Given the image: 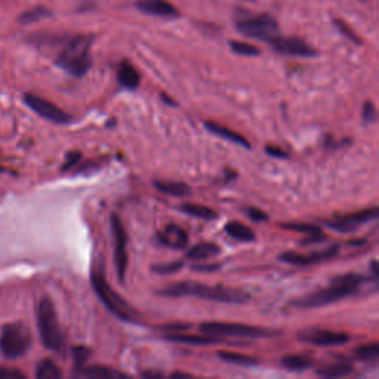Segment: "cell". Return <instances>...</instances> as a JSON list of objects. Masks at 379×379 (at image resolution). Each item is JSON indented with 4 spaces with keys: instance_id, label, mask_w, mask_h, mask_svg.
<instances>
[{
    "instance_id": "6da1fadb",
    "label": "cell",
    "mask_w": 379,
    "mask_h": 379,
    "mask_svg": "<svg viewBox=\"0 0 379 379\" xmlns=\"http://www.w3.org/2000/svg\"><path fill=\"white\" fill-rule=\"evenodd\" d=\"M160 296L166 298H182V296H193L212 301V303L221 304H246L250 301V295L243 289L228 288L222 285L209 286L200 281H178V283H172L166 288H163L158 292Z\"/></svg>"
},
{
    "instance_id": "7a4b0ae2",
    "label": "cell",
    "mask_w": 379,
    "mask_h": 379,
    "mask_svg": "<svg viewBox=\"0 0 379 379\" xmlns=\"http://www.w3.org/2000/svg\"><path fill=\"white\" fill-rule=\"evenodd\" d=\"M367 281L369 277L358 273L339 274L332 279L327 288L317 289L316 292L294 301L292 305L296 308H317L334 304L338 303V301L360 292V289L367 283Z\"/></svg>"
},
{
    "instance_id": "3957f363",
    "label": "cell",
    "mask_w": 379,
    "mask_h": 379,
    "mask_svg": "<svg viewBox=\"0 0 379 379\" xmlns=\"http://www.w3.org/2000/svg\"><path fill=\"white\" fill-rule=\"evenodd\" d=\"M91 45L92 37H69L65 41L61 52L56 56V65L74 77L85 76L92 67Z\"/></svg>"
},
{
    "instance_id": "277c9868",
    "label": "cell",
    "mask_w": 379,
    "mask_h": 379,
    "mask_svg": "<svg viewBox=\"0 0 379 379\" xmlns=\"http://www.w3.org/2000/svg\"><path fill=\"white\" fill-rule=\"evenodd\" d=\"M91 280H92L95 294L98 295L101 303L107 307V310H109L110 313H113L116 317L122 318L123 322H131V323L138 322L141 318L138 311L110 286L109 281H107V279L104 277L101 268L92 270Z\"/></svg>"
},
{
    "instance_id": "5b68a950",
    "label": "cell",
    "mask_w": 379,
    "mask_h": 379,
    "mask_svg": "<svg viewBox=\"0 0 379 379\" xmlns=\"http://www.w3.org/2000/svg\"><path fill=\"white\" fill-rule=\"evenodd\" d=\"M37 327L45 348L51 349V351H60L64 339L55 307L50 298H43L37 305Z\"/></svg>"
},
{
    "instance_id": "8992f818",
    "label": "cell",
    "mask_w": 379,
    "mask_h": 379,
    "mask_svg": "<svg viewBox=\"0 0 379 379\" xmlns=\"http://www.w3.org/2000/svg\"><path fill=\"white\" fill-rule=\"evenodd\" d=\"M200 332L215 336H237V338H276L280 336V330L270 327H258L241 323H221L206 322L200 325Z\"/></svg>"
},
{
    "instance_id": "52a82bcc",
    "label": "cell",
    "mask_w": 379,
    "mask_h": 379,
    "mask_svg": "<svg viewBox=\"0 0 379 379\" xmlns=\"http://www.w3.org/2000/svg\"><path fill=\"white\" fill-rule=\"evenodd\" d=\"M32 345V335L21 323H12L3 327L0 335V351L8 358L24 356Z\"/></svg>"
},
{
    "instance_id": "ba28073f",
    "label": "cell",
    "mask_w": 379,
    "mask_h": 379,
    "mask_svg": "<svg viewBox=\"0 0 379 379\" xmlns=\"http://www.w3.org/2000/svg\"><path fill=\"white\" fill-rule=\"evenodd\" d=\"M236 27L241 34L264 42H270L271 39L279 36V24L276 19L268 14L239 18L236 21Z\"/></svg>"
},
{
    "instance_id": "9c48e42d",
    "label": "cell",
    "mask_w": 379,
    "mask_h": 379,
    "mask_svg": "<svg viewBox=\"0 0 379 379\" xmlns=\"http://www.w3.org/2000/svg\"><path fill=\"white\" fill-rule=\"evenodd\" d=\"M110 226H111V235H113V246H114V267H116V276L120 283H124L126 270H128V235L123 227V222L118 213H113L110 217Z\"/></svg>"
},
{
    "instance_id": "30bf717a",
    "label": "cell",
    "mask_w": 379,
    "mask_h": 379,
    "mask_svg": "<svg viewBox=\"0 0 379 379\" xmlns=\"http://www.w3.org/2000/svg\"><path fill=\"white\" fill-rule=\"evenodd\" d=\"M378 218V208H369L363 210H357L353 213H348V215H338L332 219L325 221V224L339 232H353L360 228L363 224L369 221H373Z\"/></svg>"
},
{
    "instance_id": "8fae6325",
    "label": "cell",
    "mask_w": 379,
    "mask_h": 379,
    "mask_svg": "<svg viewBox=\"0 0 379 379\" xmlns=\"http://www.w3.org/2000/svg\"><path fill=\"white\" fill-rule=\"evenodd\" d=\"M24 101L34 113H37L39 116H42L43 119L54 122L56 124H67L73 120L70 114H67L65 111H63L60 109V107H56L51 101L42 98V96L27 94L24 96Z\"/></svg>"
},
{
    "instance_id": "7c38bea8",
    "label": "cell",
    "mask_w": 379,
    "mask_h": 379,
    "mask_svg": "<svg viewBox=\"0 0 379 379\" xmlns=\"http://www.w3.org/2000/svg\"><path fill=\"white\" fill-rule=\"evenodd\" d=\"M298 339L317 347H339L347 344L349 336L344 332H335V330L327 329H304L298 334Z\"/></svg>"
},
{
    "instance_id": "4fadbf2b",
    "label": "cell",
    "mask_w": 379,
    "mask_h": 379,
    "mask_svg": "<svg viewBox=\"0 0 379 379\" xmlns=\"http://www.w3.org/2000/svg\"><path fill=\"white\" fill-rule=\"evenodd\" d=\"M273 50L281 55L289 56H303V58H311L316 56L317 51L314 47H311L308 43H305L303 39L299 37H281L280 34L274 39H271L268 42Z\"/></svg>"
},
{
    "instance_id": "5bb4252c",
    "label": "cell",
    "mask_w": 379,
    "mask_h": 379,
    "mask_svg": "<svg viewBox=\"0 0 379 379\" xmlns=\"http://www.w3.org/2000/svg\"><path fill=\"white\" fill-rule=\"evenodd\" d=\"M339 252V245H334L325 250H318V252H310V254H298V252H285L279 257L280 261L286 262V264L290 266H314L318 264V262L329 261L338 255Z\"/></svg>"
},
{
    "instance_id": "9a60e30c",
    "label": "cell",
    "mask_w": 379,
    "mask_h": 379,
    "mask_svg": "<svg viewBox=\"0 0 379 379\" xmlns=\"http://www.w3.org/2000/svg\"><path fill=\"white\" fill-rule=\"evenodd\" d=\"M158 241L171 249H184L188 245V232L180 226L169 224L158 232Z\"/></svg>"
},
{
    "instance_id": "2e32d148",
    "label": "cell",
    "mask_w": 379,
    "mask_h": 379,
    "mask_svg": "<svg viewBox=\"0 0 379 379\" xmlns=\"http://www.w3.org/2000/svg\"><path fill=\"white\" fill-rule=\"evenodd\" d=\"M138 11L162 18H177L180 17V11L168 0H138L137 3Z\"/></svg>"
},
{
    "instance_id": "e0dca14e",
    "label": "cell",
    "mask_w": 379,
    "mask_h": 379,
    "mask_svg": "<svg viewBox=\"0 0 379 379\" xmlns=\"http://www.w3.org/2000/svg\"><path fill=\"white\" fill-rule=\"evenodd\" d=\"M164 339L172 343H181V344H187V345H212V344H219L224 341L222 336H215V335H187V334H168L164 335Z\"/></svg>"
},
{
    "instance_id": "ac0fdd59",
    "label": "cell",
    "mask_w": 379,
    "mask_h": 379,
    "mask_svg": "<svg viewBox=\"0 0 379 379\" xmlns=\"http://www.w3.org/2000/svg\"><path fill=\"white\" fill-rule=\"evenodd\" d=\"M118 80H119V85L122 87H124V89L133 91L140 86L141 76H140L138 70L135 69L131 63L122 61L119 64V69H118Z\"/></svg>"
},
{
    "instance_id": "d6986e66",
    "label": "cell",
    "mask_w": 379,
    "mask_h": 379,
    "mask_svg": "<svg viewBox=\"0 0 379 379\" xmlns=\"http://www.w3.org/2000/svg\"><path fill=\"white\" fill-rule=\"evenodd\" d=\"M219 252H221V248L215 245V243L203 241V243H197V245H194L187 250V258L190 261H208L218 257Z\"/></svg>"
},
{
    "instance_id": "ffe728a7",
    "label": "cell",
    "mask_w": 379,
    "mask_h": 379,
    "mask_svg": "<svg viewBox=\"0 0 379 379\" xmlns=\"http://www.w3.org/2000/svg\"><path fill=\"white\" fill-rule=\"evenodd\" d=\"M205 126H206V129L210 133L218 135L219 138H224V140H228V141L235 142V144H239L245 149H250V144L248 142V140L243 137V135H240L235 131H231L230 128H226V126H222V124L215 123V122H205Z\"/></svg>"
},
{
    "instance_id": "44dd1931",
    "label": "cell",
    "mask_w": 379,
    "mask_h": 379,
    "mask_svg": "<svg viewBox=\"0 0 379 379\" xmlns=\"http://www.w3.org/2000/svg\"><path fill=\"white\" fill-rule=\"evenodd\" d=\"M280 365L289 372H304L313 367L314 360L307 354H289L281 358Z\"/></svg>"
},
{
    "instance_id": "7402d4cb",
    "label": "cell",
    "mask_w": 379,
    "mask_h": 379,
    "mask_svg": "<svg viewBox=\"0 0 379 379\" xmlns=\"http://www.w3.org/2000/svg\"><path fill=\"white\" fill-rule=\"evenodd\" d=\"M154 187L160 193L168 194L172 197H188L191 194L190 186L184 182H175V181H154Z\"/></svg>"
},
{
    "instance_id": "603a6c76",
    "label": "cell",
    "mask_w": 379,
    "mask_h": 379,
    "mask_svg": "<svg viewBox=\"0 0 379 379\" xmlns=\"http://www.w3.org/2000/svg\"><path fill=\"white\" fill-rule=\"evenodd\" d=\"M316 372L318 376H323V378H343L353 373V366L348 362L327 363L320 366Z\"/></svg>"
},
{
    "instance_id": "cb8c5ba5",
    "label": "cell",
    "mask_w": 379,
    "mask_h": 379,
    "mask_svg": "<svg viewBox=\"0 0 379 379\" xmlns=\"http://www.w3.org/2000/svg\"><path fill=\"white\" fill-rule=\"evenodd\" d=\"M226 232L239 241H254L255 240V232L252 228H249L248 226L241 224V222H236L231 221L226 226Z\"/></svg>"
},
{
    "instance_id": "d4e9b609",
    "label": "cell",
    "mask_w": 379,
    "mask_h": 379,
    "mask_svg": "<svg viewBox=\"0 0 379 379\" xmlns=\"http://www.w3.org/2000/svg\"><path fill=\"white\" fill-rule=\"evenodd\" d=\"M218 357L226 363L236 365V366H245V367H252V366H257L259 363L258 358H255V357L240 354V353H231V351H218Z\"/></svg>"
},
{
    "instance_id": "484cf974",
    "label": "cell",
    "mask_w": 379,
    "mask_h": 379,
    "mask_svg": "<svg viewBox=\"0 0 379 379\" xmlns=\"http://www.w3.org/2000/svg\"><path fill=\"white\" fill-rule=\"evenodd\" d=\"M83 375L87 378H98V379H114V378H120L126 376V373L116 371L113 367L109 366H91L83 369Z\"/></svg>"
},
{
    "instance_id": "4316f807",
    "label": "cell",
    "mask_w": 379,
    "mask_h": 379,
    "mask_svg": "<svg viewBox=\"0 0 379 379\" xmlns=\"http://www.w3.org/2000/svg\"><path fill=\"white\" fill-rule=\"evenodd\" d=\"M181 210L190 217H196L200 219H215L218 215L217 212L203 205H196V203H184Z\"/></svg>"
},
{
    "instance_id": "83f0119b",
    "label": "cell",
    "mask_w": 379,
    "mask_h": 379,
    "mask_svg": "<svg viewBox=\"0 0 379 379\" xmlns=\"http://www.w3.org/2000/svg\"><path fill=\"white\" fill-rule=\"evenodd\" d=\"M63 376L61 369L58 367L52 360L46 358L42 360L36 367V378L39 379H60Z\"/></svg>"
},
{
    "instance_id": "f1b7e54d",
    "label": "cell",
    "mask_w": 379,
    "mask_h": 379,
    "mask_svg": "<svg viewBox=\"0 0 379 379\" xmlns=\"http://www.w3.org/2000/svg\"><path fill=\"white\" fill-rule=\"evenodd\" d=\"M353 354L357 360L362 362H375L379 357V344L371 343V344H363L353 349Z\"/></svg>"
},
{
    "instance_id": "f546056e",
    "label": "cell",
    "mask_w": 379,
    "mask_h": 379,
    "mask_svg": "<svg viewBox=\"0 0 379 379\" xmlns=\"http://www.w3.org/2000/svg\"><path fill=\"white\" fill-rule=\"evenodd\" d=\"M51 15H52V12L50 11V9L37 6V8L30 9V11L24 12L21 17H19V21L24 23V24H32V23H36V21H41V19L47 18Z\"/></svg>"
},
{
    "instance_id": "4dcf8cb0",
    "label": "cell",
    "mask_w": 379,
    "mask_h": 379,
    "mask_svg": "<svg viewBox=\"0 0 379 379\" xmlns=\"http://www.w3.org/2000/svg\"><path fill=\"white\" fill-rule=\"evenodd\" d=\"M230 46H231L232 52L237 54V55H241V56H258L259 55L258 47L254 46V45H250V43L231 41Z\"/></svg>"
},
{
    "instance_id": "1f68e13d",
    "label": "cell",
    "mask_w": 379,
    "mask_h": 379,
    "mask_svg": "<svg viewBox=\"0 0 379 379\" xmlns=\"http://www.w3.org/2000/svg\"><path fill=\"white\" fill-rule=\"evenodd\" d=\"M184 267V261H172L169 264H155L151 266V271L158 274H173Z\"/></svg>"
},
{
    "instance_id": "d6a6232c",
    "label": "cell",
    "mask_w": 379,
    "mask_h": 379,
    "mask_svg": "<svg viewBox=\"0 0 379 379\" xmlns=\"http://www.w3.org/2000/svg\"><path fill=\"white\" fill-rule=\"evenodd\" d=\"M72 354H73L74 366L77 369H82L85 366V363L87 362V358H89L91 351H89V348H86L83 345H79V347H73Z\"/></svg>"
},
{
    "instance_id": "836d02e7",
    "label": "cell",
    "mask_w": 379,
    "mask_h": 379,
    "mask_svg": "<svg viewBox=\"0 0 379 379\" xmlns=\"http://www.w3.org/2000/svg\"><path fill=\"white\" fill-rule=\"evenodd\" d=\"M281 228L299 231V232H307V235H320L322 228L313 226V224H281Z\"/></svg>"
},
{
    "instance_id": "e575fe53",
    "label": "cell",
    "mask_w": 379,
    "mask_h": 379,
    "mask_svg": "<svg viewBox=\"0 0 379 379\" xmlns=\"http://www.w3.org/2000/svg\"><path fill=\"white\" fill-rule=\"evenodd\" d=\"M334 23H335V25H336L338 30L341 32L347 39H349V41H351L353 43H357V45H360V43H362L360 37H358V36L351 30V28H349V27L347 25V23L343 21V19H335Z\"/></svg>"
},
{
    "instance_id": "d590c367",
    "label": "cell",
    "mask_w": 379,
    "mask_h": 379,
    "mask_svg": "<svg viewBox=\"0 0 379 379\" xmlns=\"http://www.w3.org/2000/svg\"><path fill=\"white\" fill-rule=\"evenodd\" d=\"M246 215L255 222H261V221H268V215L261 209H257V208H248L246 209Z\"/></svg>"
},
{
    "instance_id": "8d00e7d4",
    "label": "cell",
    "mask_w": 379,
    "mask_h": 379,
    "mask_svg": "<svg viewBox=\"0 0 379 379\" xmlns=\"http://www.w3.org/2000/svg\"><path fill=\"white\" fill-rule=\"evenodd\" d=\"M82 159V154L79 151H73V153H69L67 154V160L64 163V166H63V171H69L72 168H74L77 163L80 162Z\"/></svg>"
},
{
    "instance_id": "74e56055",
    "label": "cell",
    "mask_w": 379,
    "mask_h": 379,
    "mask_svg": "<svg viewBox=\"0 0 379 379\" xmlns=\"http://www.w3.org/2000/svg\"><path fill=\"white\" fill-rule=\"evenodd\" d=\"M363 119L366 122H373L376 119V109H375V104L367 101L365 102L363 105Z\"/></svg>"
},
{
    "instance_id": "f35d334b",
    "label": "cell",
    "mask_w": 379,
    "mask_h": 379,
    "mask_svg": "<svg viewBox=\"0 0 379 379\" xmlns=\"http://www.w3.org/2000/svg\"><path fill=\"white\" fill-rule=\"evenodd\" d=\"M0 379H25V376L21 372L12 371V369L0 367Z\"/></svg>"
},
{
    "instance_id": "ab89813d",
    "label": "cell",
    "mask_w": 379,
    "mask_h": 379,
    "mask_svg": "<svg viewBox=\"0 0 379 379\" xmlns=\"http://www.w3.org/2000/svg\"><path fill=\"white\" fill-rule=\"evenodd\" d=\"M266 151H267L268 155H271V158H276V159H286V158H289L288 153L283 149H279V147H276V145H267Z\"/></svg>"
},
{
    "instance_id": "60d3db41",
    "label": "cell",
    "mask_w": 379,
    "mask_h": 379,
    "mask_svg": "<svg viewBox=\"0 0 379 379\" xmlns=\"http://www.w3.org/2000/svg\"><path fill=\"white\" fill-rule=\"evenodd\" d=\"M162 329H164V330H172V334H177V332H184V330L190 329V325L173 323V325H164V326H162Z\"/></svg>"
},
{
    "instance_id": "b9f144b4",
    "label": "cell",
    "mask_w": 379,
    "mask_h": 379,
    "mask_svg": "<svg viewBox=\"0 0 379 379\" xmlns=\"http://www.w3.org/2000/svg\"><path fill=\"white\" fill-rule=\"evenodd\" d=\"M193 268H194V270H197V271H202V273H203V271H210V273H213V271L219 270L221 266H219V264H212V266H194Z\"/></svg>"
},
{
    "instance_id": "7bdbcfd3",
    "label": "cell",
    "mask_w": 379,
    "mask_h": 379,
    "mask_svg": "<svg viewBox=\"0 0 379 379\" xmlns=\"http://www.w3.org/2000/svg\"><path fill=\"white\" fill-rule=\"evenodd\" d=\"M142 376H145V378H162L163 373L155 372V371H145V372L142 373Z\"/></svg>"
},
{
    "instance_id": "ee69618b",
    "label": "cell",
    "mask_w": 379,
    "mask_h": 379,
    "mask_svg": "<svg viewBox=\"0 0 379 379\" xmlns=\"http://www.w3.org/2000/svg\"><path fill=\"white\" fill-rule=\"evenodd\" d=\"M371 273H372V277H373V280L376 281V279H378V268H376V259H372V262H371Z\"/></svg>"
},
{
    "instance_id": "f6af8a7d",
    "label": "cell",
    "mask_w": 379,
    "mask_h": 379,
    "mask_svg": "<svg viewBox=\"0 0 379 379\" xmlns=\"http://www.w3.org/2000/svg\"><path fill=\"white\" fill-rule=\"evenodd\" d=\"M172 378H187V379H190V378H193V375L182 373V372H175V373H172Z\"/></svg>"
},
{
    "instance_id": "bcb514c9",
    "label": "cell",
    "mask_w": 379,
    "mask_h": 379,
    "mask_svg": "<svg viewBox=\"0 0 379 379\" xmlns=\"http://www.w3.org/2000/svg\"><path fill=\"white\" fill-rule=\"evenodd\" d=\"M162 98H163V101H164V102H168V104H171L172 107H175V105H177V102H175V101H172V100L169 98V96H168V95H164V94H162Z\"/></svg>"
},
{
    "instance_id": "7dc6e473",
    "label": "cell",
    "mask_w": 379,
    "mask_h": 379,
    "mask_svg": "<svg viewBox=\"0 0 379 379\" xmlns=\"http://www.w3.org/2000/svg\"><path fill=\"white\" fill-rule=\"evenodd\" d=\"M363 2H367V0H363Z\"/></svg>"
},
{
    "instance_id": "c3c4849f",
    "label": "cell",
    "mask_w": 379,
    "mask_h": 379,
    "mask_svg": "<svg viewBox=\"0 0 379 379\" xmlns=\"http://www.w3.org/2000/svg\"><path fill=\"white\" fill-rule=\"evenodd\" d=\"M246 2H248V0H246Z\"/></svg>"
}]
</instances>
